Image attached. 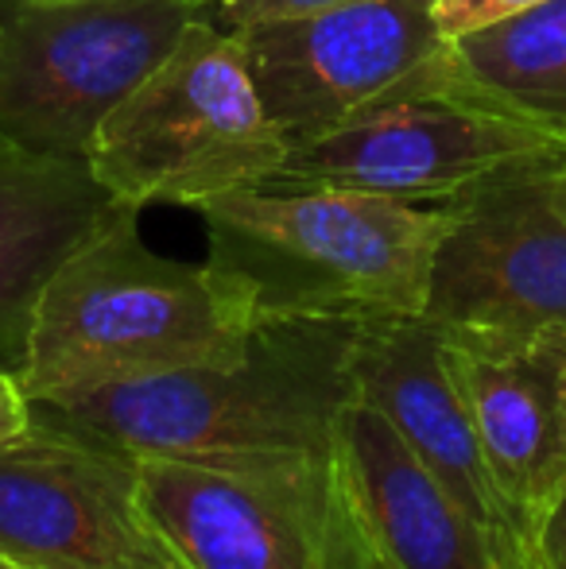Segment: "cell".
<instances>
[{
  "instance_id": "cell-15",
  "label": "cell",
  "mask_w": 566,
  "mask_h": 569,
  "mask_svg": "<svg viewBox=\"0 0 566 569\" xmlns=\"http://www.w3.org/2000/svg\"><path fill=\"white\" fill-rule=\"evenodd\" d=\"M443 67L481 106L566 143V0L450 39Z\"/></svg>"
},
{
  "instance_id": "cell-8",
  "label": "cell",
  "mask_w": 566,
  "mask_h": 569,
  "mask_svg": "<svg viewBox=\"0 0 566 569\" xmlns=\"http://www.w3.org/2000/svg\"><path fill=\"white\" fill-rule=\"evenodd\" d=\"M446 202L454 221L427 318L469 330H566V148L513 159Z\"/></svg>"
},
{
  "instance_id": "cell-1",
  "label": "cell",
  "mask_w": 566,
  "mask_h": 569,
  "mask_svg": "<svg viewBox=\"0 0 566 569\" xmlns=\"http://www.w3.org/2000/svg\"><path fill=\"white\" fill-rule=\"evenodd\" d=\"M357 326L346 318H260L249 345L229 360L36 403V411L132 457L330 465L338 422L357 399L349 365Z\"/></svg>"
},
{
  "instance_id": "cell-10",
  "label": "cell",
  "mask_w": 566,
  "mask_h": 569,
  "mask_svg": "<svg viewBox=\"0 0 566 569\" xmlns=\"http://www.w3.org/2000/svg\"><path fill=\"white\" fill-rule=\"evenodd\" d=\"M234 36L291 148L361 113L446 47L435 0H346Z\"/></svg>"
},
{
  "instance_id": "cell-16",
  "label": "cell",
  "mask_w": 566,
  "mask_h": 569,
  "mask_svg": "<svg viewBox=\"0 0 566 569\" xmlns=\"http://www.w3.org/2000/svg\"><path fill=\"white\" fill-rule=\"evenodd\" d=\"M346 0H210L206 20H214L226 31H245L268 20H295V16H315L326 8H338Z\"/></svg>"
},
{
  "instance_id": "cell-5",
  "label": "cell",
  "mask_w": 566,
  "mask_h": 569,
  "mask_svg": "<svg viewBox=\"0 0 566 569\" xmlns=\"http://www.w3.org/2000/svg\"><path fill=\"white\" fill-rule=\"evenodd\" d=\"M210 0H0V132L86 156Z\"/></svg>"
},
{
  "instance_id": "cell-21",
  "label": "cell",
  "mask_w": 566,
  "mask_h": 569,
  "mask_svg": "<svg viewBox=\"0 0 566 569\" xmlns=\"http://www.w3.org/2000/svg\"><path fill=\"white\" fill-rule=\"evenodd\" d=\"M0 569H28V566H20V562H12V558L0 555Z\"/></svg>"
},
{
  "instance_id": "cell-13",
  "label": "cell",
  "mask_w": 566,
  "mask_h": 569,
  "mask_svg": "<svg viewBox=\"0 0 566 569\" xmlns=\"http://www.w3.org/2000/svg\"><path fill=\"white\" fill-rule=\"evenodd\" d=\"M357 399L377 407L443 488L493 535L520 531L500 496L469 411L443 352V326L427 315L373 318L354 333Z\"/></svg>"
},
{
  "instance_id": "cell-14",
  "label": "cell",
  "mask_w": 566,
  "mask_h": 569,
  "mask_svg": "<svg viewBox=\"0 0 566 569\" xmlns=\"http://www.w3.org/2000/svg\"><path fill=\"white\" fill-rule=\"evenodd\" d=\"M86 156H47L0 132V365L20 368L31 315L59 263L117 210Z\"/></svg>"
},
{
  "instance_id": "cell-4",
  "label": "cell",
  "mask_w": 566,
  "mask_h": 569,
  "mask_svg": "<svg viewBox=\"0 0 566 569\" xmlns=\"http://www.w3.org/2000/svg\"><path fill=\"white\" fill-rule=\"evenodd\" d=\"M291 151L241 39L198 16L93 132L90 171L125 206H190L260 187Z\"/></svg>"
},
{
  "instance_id": "cell-17",
  "label": "cell",
  "mask_w": 566,
  "mask_h": 569,
  "mask_svg": "<svg viewBox=\"0 0 566 569\" xmlns=\"http://www.w3.org/2000/svg\"><path fill=\"white\" fill-rule=\"evenodd\" d=\"M536 4H544V0H435V20L443 39L450 43V39L489 28V23L508 20L516 12H528Z\"/></svg>"
},
{
  "instance_id": "cell-11",
  "label": "cell",
  "mask_w": 566,
  "mask_h": 569,
  "mask_svg": "<svg viewBox=\"0 0 566 569\" xmlns=\"http://www.w3.org/2000/svg\"><path fill=\"white\" fill-rule=\"evenodd\" d=\"M443 352L516 527L536 535L566 492V330L443 326Z\"/></svg>"
},
{
  "instance_id": "cell-6",
  "label": "cell",
  "mask_w": 566,
  "mask_h": 569,
  "mask_svg": "<svg viewBox=\"0 0 566 569\" xmlns=\"http://www.w3.org/2000/svg\"><path fill=\"white\" fill-rule=\"evenodd\" d=\"M443 51L361 113L295 143L260 187L438 202L513 159L566 148L555 136L469 98L446 74Z\"/></svg>"
},
{
  "instance_id": "cell-9",
  "label": "cell",
  "mask_w": 566,
  "mask_h": 569,
  "mask_svg": "<svg viewBox=\"0 0 566 569\" xmlns=\"http://www.w3.org/2000/svg\"><path fill=\"white\" fill-rule=\"evenodd\" d=\"M0 555L28 569H187L143 511L137 457L43 411L0 446Z\"/></svg>"
},
{
  "instance_id": "cell-20",
  "label": "cell",
  "mask_w": 566,
  "mask_h": 569,
  "mask_svg": "<svg viewBox=\"0 0 566 569\" xmlns=\"http://www.w3.org/2000/svg\"><path fill=\"white\" fill-rule=\"evenodd\" d=\"M493 558H497V569H547L532 535L524 531L493 535Z\"/></svg>"
},
{
  "instance_id": "cell-7",
  "label": "cell",
  "mask_w": 566,
  "mask_h": 569,
  "mask_svg": "<svg viewBox=\"0 0 566 569\" xmlns=\"http://www.w3.org/2000/svg\"><path fill=\"white\" fill-rule=\"evenodd\" d=\"M137 492L187 569H365L330 465L137 457Z\"/></svg>"
},
{
  "instance_id": "cell-18",
  "label": "cell",
  "mask_w": 566,
  "mask_h": 569,
  "mask_svg": "<svg viewBox=\"0 0 566 569\" xmlns=\"http://www.w3.org/2000/svg\"><path fill=\"white\" fill-rule=\"evenodd\" d=\"M31 419H36V403L23 391L20 376L0 365V446L16 442L31 427Z\"/></svg>"
},
{
  "instance_id": "cell-12",
  "label": "cell",
  "mask_w": 566,
  "mask_h": 569,
  "mask_svg": "<svg viewBox=\"0 0 566 569\" xmlns=\"http://www.w3.org/2000/svg\"><path fill=\"white\" fill-rule=\"evenodd\" d=\"M334 485L365 569H497L489 531L365 399L338 422Z\"/></svg>"
},
{
  "instance_id": "cell-19",
  "label": "cell",
  "mask_w": 566,
  "mask_h": 569,
  "mask_svg": "<svg viewBox=\"0 0 566 569\" xmlns=\"http://www.w3.org/2000/svg\"><path fill=\"white\" fill-rule=\"evenodd\" d=\"M532 542H536V550L547 569H566V492L547 508V516L539 519Z\"/></svg>"
},
{
  "instance_id": "cell-2",
  "label": "cell",
  "mask_w": 566,
  "mask_h": 569,
  "mask_svg": "<svg viewBox=\"0 0 566 569\" xmlns=\"http://www.w3.org/2000/svg\"><path fill=\"white\" fill-rule=\"evenodd\" d=\"M137 206H117L47 279L16 368L31 403L218 365L260 326L252 295L206 263L151 252Z\"/></svg>"
},
{
  "instance_id": "cell-3",
  "label": "cell",
  "mask_w": 566,
  "mask_h": 569,
  "mask_svg": "<svg viewBox=\"0 0 566 569\" xmlns=\"http://www.w3.org/2000/svg\"><path fill=\"white\" fill-rule=\"evenodd\" d=\"M206 260L252 295L260 318L427 315L454 210L346 190H229L195 206Z\"/></svg>"
}]
</instances>
